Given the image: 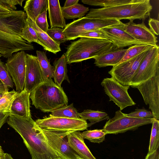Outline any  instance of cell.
Masks as SVG:
<instances>
[{"label": "cell", "instance_id": "1", "mask_svg": "<svg viewBox=\"0 0 159 159\" xmlns=\"http://www.w3.org/2000/svg\"><path fill=\"white\" fill-rule=\"evenodd\" d=\"M7 122L20 135L31 159H63L52 148L32 118L27 120L10 114Z\"/></svg>", "mask_w": 159, "mask_h": 159}, {"label": "cell", "instance_id": "2", "mask_svg": "<svg viewBox=\"0 0 159 159\" xmlns=\"http://www.w3.org/2000/svg\"><path fill=\"white\" fill-rule=\"evenodd\" d=\"M152 7L150 0H133L129 3L107 7L91 9L86 17L98 19H116L120 20L135 19L144 21L149 16Z\"/></svg>", "mask_w": 159, "mask_h": 159}, {"label": "cell", "instance_id": "3", "mask_svg": "<svg viewBox=\"0 0 159 159\" xmlns=\"http://www.w3.org/2000/svg\"><path fill=\"white\" fill-rule=\"evenodd\" d=\"M35 107L43 112H52L68 105V98L62 88L52 80L44 81L31 93Z\"/></svg>", "mask_w": 159, "mask_h": 159}, {"label": "cell", "instance_id": "4", "mask_svg": "<svg viewBox=\"0 0 159 159\" xmlns=\"http://www.w3.org/2000/svg\"><path fill=\"white\" fill-rule=\"evenodd\" d=\"M112 46L109 40L81 37L71 42L64 55L67 64L78 62L98 57L110 49Z\"/></svg>", "mask_w": 159, "mask_h": 159}, {"label": "cell", "instance_id": "5", "mask_svg": "<svg viewBox=\"0 0 159 159\" xmlns=\"http://www.w3.org/2000/svg\"><path fill=\"white\" fill-rule=\"evenodd\" d=\"M122 23L116 19H93L84 17L67 24L63 32L66 40H73L87 31L100 30Z\"/></svg>", "mask_w": 159, "mask_h": 159}, {"label": "cell", "instance_id": "6", "mask_svg": "<svg viewBox=\"0 0 159 159\" xmlns=\"http://www.w3.org/2000/svg\"><path fill=\"white\" fill-rule=\"evenodd\" d=\"M154 119L153 117L141 118L129 116L120 110L116 111L114 116L106 122L102 129L106 134L122 133L152 124Z\"/></svg>", "mask_w": 159, "mask_h": 159}, {"label": "cell", "instance_id": "7", "mask_svg": "<svg viewBox=\"0 0 159 159\" xmlns=\"http://www.w3.org/2000/svg\"><path fill=\"white\" fill-rule=\"evenodd\" d=\"M35 122L42 130L54 132L82 131L89 127L86 121L81 119L57 117L51 114L43 119H37Z\"/></svg>", "mask_w": 159, "mask_h": 159}, {"label": "cell", "instance_id": "8", "mask_svg": "<svg viewBox=\"0 0 159 159\" xmlns=\"http://www.w3.org/2000/svg\"><path fill=\"white\" fill-rule=\"evenodd\" d=\"M159 47L149 50L132 78L130 86L135 88L147 81L159 71Z\"/></svg>", "mask_w": 159, "mask_h": 159}, {"label": "cell", "instance_id": "9", "mask_svg": "<svg viewBox=\"0 0 159 159\" xmlns=\"http://www.w3.org/2000/svg\"><path fill=\"white\" fill-rule=\"evenodd\" d=\"M101 85L109 97V101H113L120 111L136 104L128 93L129 86L123 85L112 77L104 79Z\"/></svg>", "mask_w": 159, "mask_h": 159}, {"label": "cell", "instance_id": "10", "mask_svg": "<svg viewBox=\"0 0 159 159\" xmlns=\"http://www.w3.org/2000/svg\"><path fill=\"white\" fill-rule=\"evenodd\" d=\"M148 50L129 60L113 66L108 73L111 77L121 84L130 86L132 78Z\"/></svg>", "mask_w": 159, "mask_h": 159}, {"label": "cell", "instance_id": "11", "mask_svg": "<svg viewBox=\"0 0 159 159\" xmlns=\"http://www.w3.org/2000/svg\"><path fill=\"white\" fill-rule=\"evenodd\" d=\"M26 54L24 51L15 52L8 58L5 64L18 92L24 88Z\"/></svg>", "mask_w": 159, "mask_h": 159}, {"label": "cell", "instance_id": "12", "mask_svg": "<svg viewBox=\"0 0 159 159\" xmlns=\"http://www.w3.org/2000/svg\"><path fill=\"white\" fill-rule=\"evenodd\" d=\"M144 101L149 106L154 118L159 120V71L145 82L137 86Z\"/></svg>", "mask_w": 159, "mask_h": 159}, {"label": "cell", "instance_id": "13", "mask_svg": "<svg viewBox=\"0 0 159 159\" xmlns=\"http://www.w3.org/2000/svg\"><path fill=\"white\" fill-rule=\"evenodd\" d=\"M33 45L20 37L0 30V54L6 58L14 52L24 50H33Z\"/></svg>", "mask_w": 159, "mask_h": 159}, {"label": "cell", "instance_id": "14", "mask_svg": "<svg viewBox=\"0 0 159 159\" xmlns=\"http://www.w3.org/2000/svg\"><path fill=\"white\" fill-rule=\"evenodd\" d=\"M52 148L63 159H79L80 157L69 146L67 135L73 131L54 132L42 130Z\"/></svg>", "mask_w": 159, "mask_h": 159}, {"label": "cell", "instance_id": "15", "mask_svg": "<svg viewBox=\"0 0 159 159\" xmlns=\"http://www.w3.org/2000/svg\"><path fill=\"white\" fill-rule=\"evenodd\" d=\"M27 16L24 11H15L0 14V30L20 37Z\"/></svg>", "mask_w": 159, "mask_h": 159}, {"label": "cell", "instance_id": "16", "mask_svg": "<svg viewBox=\"0 0 159 159\" xmlns=\"http://www.w3.org/2000/svg\"><path fill=\"white\" fill-rule=\"evenodd\" d=\"M116 26L123 30L138 41L155 46L157 45V37L146 27L143 21L140 24H136L133 21H129L128 23H122Z\"/></svg>", "mask_w": 159, "mask_h": 159}, {"label": "cell", "instance_id": "17", "mask_svg": "<svg viewBox=\"0 0 159 159\" xmlns=\"http://www.w3.org/2000/svg\"><path fill=\"white\" fill-rule=\"evenodd\" d=\"M43 81L37 57L26 54L24 88L31 93Z\"/></svg>", "mask_w": 159, "mask_h": 159}, {"label": "cell", "instance_id": "18", "mask_svg": "<svg viewBox=\"0 0 159 159\" xmlns=\"http://www.w3.org/2000/svg\"><path fill=\"white\" fill-rule=\"evenodd\" d=\"M107 39L113 45L118 48H124L136 44H146L135 39L123 30L116 25L105 27L101 29Z\"/></svg>", "mask_w": 159, "mask_h": 159}, {"label": "cell", "instance_id": "19", "mask_svg": "<svg viewBox=\"0 0 159 159\" xmlns=\"http://www.w3.org/2000/svg\"><path fill=\"white\" fill-rule=\"evenodd\" d=\"M30 94L25 88L21 92H18L13 102L10 114L27 120L31 118Z\"/></svg>", "mask_w": 159, "mask_h": 159}, {"label": "cell", "instance_id": "20", "mask_svg": "<svg viewBox=\"0 0 159 159\" xmlns=\"http://www.w3.org/2000/svg\"><path fill=\"white\" fill-rule=\"evenodd\" d=\"M127 50V48H118L112 44L110 49L94 58V64L99 67L115 66L123 58Z\"/></svg>", "mask_w": 159, "mask_h": 159}, {"label": "cell", "instance_id": "21", "mask_svg": "<svg viewBox=\"0 0 159 159\" xmlns=\"http://www.w3.org/2000/svg\"><path fill=\"white\" fill-rule=\"evenodd\" d=\"M69 144L71 148L83 159H96L84 141L80 131L71 132L67 136Z\"/></svg>", "mask_w": 159, "mask_h": 159}, {"label": "cell", "instance_id": "22", "mask_svg": "<svg viewBox=\"0 0 159 159\" xmlns=\"http://www.w3.org/2000/svg\"><path fill=\"white\" fill-rule=\"evenodd\" d=\"M26 22L35 30L38 37V44L42 46L45 50L55 54L61 51L60 45L53 40L46 33L40 29L35 23L28 17Z\"/></svg>", "mask_w": 159, "mask_h": 159}, {"label": "cell", "instance_id": "23", "mask_svg": "<svg viewBox=\"0 0 159 159\" xmlns=\"http://www.w3.org/2000/svg\"><path fill=\"white\" fill-rule=\"evenodd\" d=\"M48 10L51 28L57 27L64 29L66 25L59 1L48 0Z\"/></svg>", "mask_w": 159, "mask_h": 159}, {"label": "cell", "instance_id": "24", "mask_svg": "<svg viewBox=\"0 0 159 159\" xmlns=\"http://www.w3.org/2000/svg\"><path fill=\"white\" fill-rule=\"evenodd\" d=\"M48 0H28L25 2L24 9L27 17L35 22L40 14L48 10Z\"/></svg>", "mask_w": 159, "mask_h": 159}, {"label": "cell", "instance_id": "25", "mask_svg": "<svg viewBox=\"0 0 159 159\" xmlns=\"http://www.w3.org/2000/svg\"><path fill=\"white\" fill-rule=\"evenodd\" d=\"M67 62L64 54L53 63L54 68L53 78L55 83L61 87L62 83L65 80H66L69 83L70 80L67 75Z\"/></svg>", "mask_w": 159, "mask_h": 159}, {"label": "cell", "instance_id": "26", "mask_svg": "<svg viewBox=\"0 0 159 159\" xmlns=\"http://www.w3.org/2000/svg\"><path fill=\"white\" fill-rule=\"evenodd\" d=\"M37 57L39 62L43 81L52 80L53 78L54 68L50 62L45 52L36 51Z\"/></svg>", "mask_w": 159, "mask_h": 159}, {"label": "cell", "instance_id": "27", "mask_svg": "<svg viewBox=\"0 0 159 159\" xmlns=\"http://www.w3.org/2000/svg\"><path fill=\"white\" fill-rule=\"evenodd\" d=\"M80 118L85 121L88 120L90 123L88 124V127L102 121L107 120L109 117L106 113L98 110H85L79 113Z\"/></svg>", "mask_w": 159, "mask_h": 159}, {"label": "cell", "instance_id": "28", "mask_svg": "<svg viewBox=\"0 0 159 159\" xmlns=\"http://www.w3.org/2000/svg\"><path fill=\"white\" fill-rule=\"evenodd\" d=\"M61 10L64 18L70 19L83 17L89 9L88 7L78 3L68 7H61Z\"/></svg>", "mask_w": 159, "mask_h": 159}, {"label": "cell", "instance_id": "29", "mask_svg": "<svg viewBox=\"0 0 159 159\" xmlns=\"http://www.w3.org/2000/svg\"><path fill=\"white\" fill-rule=\"evenodd\" d=\"M53 116L67 118L80 119L79 113L73 103L56 109L51 112Z\"/></svg>", "mask_w": 159, "mask_h": 159}, {"label": "cell", "instance_id": "30", "mask_svg": "<svg viewBox=\"0 0 159 159\" xmlns=\"http://www.w3.org/2000/svg\"><path fill=\"white\" fill-rule=\"evenodd\" d=\"M154 46L148 44H136L132 46L127 48L123 58L118 64L129 60Z\"/></svg>", "mask_w": 159, "mask_h": 159}, {"label": "cell", "instance_id": "31", "mask_svg": "<svg viewBox=\"0 0 159 159\" xmlns=\"http://www.w3.org/2000/svg\"><path fill=\"white\" fill-rule=\"evenodd\" d=\"M159 146V120L154 118L152 123L150 141L148 154H151L158 149Z\"/></svg>", "mask_w": 159, "mask_h": 159}, {"label": "cell", "instance_id": "32", "mask_svg": "<svg viewBox=\"0 0 159 159\" xmlns=\"http://www.w3.org/2000/svg\"><path fill=\"white\" fill-rule=\"evenodd\" d=\"M133 0H82L84 4L92 6H99L107 7L127 4Z\"/></svg>", "mask_w": 159, "mask_h": 159}, {"label": "cell", "instance_id": "33", "mask_svg": "<svg viewBox=\"0 0 159 159\" xmlns=\"http://www.w3.org/2000/svg\"><path fill=\"white\" fill-rule=\"evenodd\" d=\"M17 93L13 90L3 93L0 99V112L10 113L13 102Z\"/></svg>", "mask_w": 159, "mask_h": 159}, {"label": "cell", "instance_id": "34", "mask_svg": "<svg viewBox=\"0 0 159 159\" xmlns=\"http://www.w3.org/2000/svg\"><path fill=\"white\" fill-rule=\"evenodd\" d=\"M81 134L84 139L93 143H100L105 140L106 134L102 129H96L84 131Z\"/></svg>", "mask_w": 159, "mask_h": 159}, {"label": "cell", "instance_id": "35", "mask_svg": "<svg viewBox=\"0 0 159 159\" xmlns=\"http://www.w3.org/2000/svg\"><path fill=\"white\" fill-rule=\"evenodd\" d=\"M20 37L30 43L32 42L38 43V37L35 30L26 21L21 31Z\"/></svg>", "mask_w": 159, "mask_h": 159}, {"label": "cell", "instance_id": "36", "mask_svg": "<svg viewBox=\"0 0 159 159\" xmlns=\"http://www.w3.org/2000/svg\"><path fill=\"white\" fill-rule=\"evenodd\" d=\"M64 29L55 27L48 29L46 33L54 42L60 45L65 42L66 39L63 32Z\"/></svg>", "mask_w": 159, "mask_h": 159}, {"label": "cell", "instance_id": "37", "mask_svg": "<svg viewBox=\"0 0 159 159\" xmlns=\"http://www.w3.org/2000/svg\"><path fill=\"white\" fill-rule=\"evenodd\" d=\"M0 81L7 89L13 88L14 84L5 64L0 59Z\"/></svg>", "mask_w": 159, "mask_h": 159}, {"label": "cell", "instance_id": "38", "mask_svg": "<svg viewBox=\"0 0 159 159\" xmlns=\"http://www.w3.org/2000/svg\"><path fill=\"white\" fill-rule=\"evenodd\" d=\"M125 115L129 116L141 118H154L152 112L144 108L136 109L134 111L129 114H125Z\"/></svg>", "mask_w": 159, "mask_h": 159}, {"label": "cell", "instance_id": "39", "mask_svg": "<svg viewBox=\"0 0 159 159\" xmlns=\"http://www.w3.org/2000/svg\"><path fill=\"white\" fill-rule=\"evenodd\" d=\"M25 0H0V5L9 11H16V5L22 6V3Z\"/></svg>", "mask_w": 159, "mask_h": 159}, {"label": "cell", "instance_id": "40", "mask_svg": "<svg viewBox=\"0 0 159 159\" xmlns=\"http://www.w3.org/2000/svg\"><path fill=\"white\" fill-rule=\"evenodd\" d=\"M47 10H45L40 14L37 18L35 22L40 29L46 33L49 26L47 20Z\"/></svg>", "mask_w": 159, "mask_h": 159}, {"label": "cell", "instance_id": "41", "mask_svg": "<svg viewBox=\"0 0 159 159\" xmlns=\"http://www.w3.org/2000/svg\"><path fill=\"white\" fill-rule=\"evenodd\" d=\"M81 37H89L107 39V37L102 29L87 31L81 34L79 37V38Z\"/></svg>", "mask_w": 159, "mask_h": 159}, {"label": "cell", "instance_id": "42", "mask_svg": "<svg viewBox=\"0 0 159 159\" xmlns=\"http://www.w3.org/2000/svg\"><path fill=\"white\" fill-rule=\"evenodd\" d=\"M159 20L150 18L148 20V25L150 30L154 35H158L159 34Z\"/></svg>", "mask_w": 159, "mask_h": 159}, {"label": "cell", "instance_id": "43", "mask_svg": "<svg viewBox=\"0 0 159 159\" xmlns=\"http://www.w3.org/2000/svg\"><path fill=\"white\" fill-rule=\"evenodd\" d=\"M10 113L9 112H0V129L4 124L7 121V120Z\"/></svg>", "mask_w": 159, "mask_h": 159}, {"label": "cell", "instance_id": "44", "mask_svg": "<svg viewBox=\"0 0 159 159\" xmlns=\"http://www.w3.org/2000/svg\"><path fill=\"white\" fill-rule=\"evenodd\" d=\"M79 0H66L63 7L66 8L78 4Z\"/></svg>", "mask_w": 159, "mask_h": 159}, {"label": "cell", "instance_id": "45", "mask_svg": "<svg viewBox=\"0 0 159 159\" xmlns=\"http://www.w3.org/2000/svg\"><path fill=\"white\" fill-rule=\"evenodd\" d=\"M145 159H159L158 149L151 154H147Z\"/></svg>", "mask_w": 159, "mask_h": 159}, {"label": "cell", "instance_id": "46", "mask_svg": "<svg viewBox=\"0 0 159 159\" xmlns=\"http://www.w3.org/2000/svg\"><path fill=\"white\" fill-rule=\"evenodd\" d=\"M11 11L0 5V14H9Z\"/></svg>", "mask_w": 159, "mask_h": 159}, {"label": "cell", "instance_id": "47", "mask_svg": "<svg viewBox=\"0 0 159 159\" xmlns=\"http://www.w3.org/2000/svg\"><path fill=\"white\" fill-rule=\"evenodd\" d=\"M8 92V89L6 88L0 81V93H4Z\"/></svg>", "mask_w": 159, "mask_h": 159}, {"label": "cell", "instance_id": "48", "mask_svg": "<svg viewBox=\"0 0 159 159\" xmlns=\"http://www.w3.org/2000/svg\"><path fill=\"white\" fill-rule=\"evenodd\" d=\"M3 159H13L11 155L7 153H4L3 155Z\"/></svg>", "mask_w": 159, "mask_h": 159}, {"label": "cell", "instance_id": "49", "mask_svg": "<svg viewBox=\"0 0 159 159\" xmlns=\"http://www.w3.org/2000/svg\"><path fill=\"white\" fill-rule=\"evenodd\" d=\"M4 153L2 148L0 144V156L3 155Z\"/></svg>", "mask_w": 159, "mask_h": 159}, {"label": "cell", "instance_id": "50", "mask_svg": "<svg viewBox=\"0 0 159 159\" xmlns=\"http://www.w3.org/2000/svg\"><path fill=\"white\" fill-rule=\"evenodd\" d=\"M4 93H0V99L2 97Z\"/></svg>", "mask_w": 159, "mask_h": 159}, {"label": "cell", "instance_id": "51", "mask_svg": "<svg viewBox=\"0 0 159 159\" xmlns=\"http://www.w3.org/2000/svg\"><path fill=\"white\" fill-rule=\"evenodd\" d=\"M0 159H3V155L0 156Z\"/></svg>", "mask_w": 159, "mask_h": 159}, {"label": "cell", "instance_id": "52", "mask_svg": "<svg viewBox=\"0 0 159 159\" xmlns=\"http://www.w3.org/2000/svg\"><path fill=\"white\" fill-rule=\"evenodd\" d=\"M2 56V55L0 54V58Z\"/></svg>", "mask_w": 159, "mask_h": 159}, {"label": "cell", "instance_id": "53", "mask_svg": "<svg viewBox=\"0 0 159 159\" xmlns=\"http://www.w3.org/2000/svg\"><path fill=\"white\" fill-rule=\"evenodd\" d=\"M79 159H83L82 158H79Z\"/></svg>", "mask_w": 159, "mask_h": 159}]
</instances>
